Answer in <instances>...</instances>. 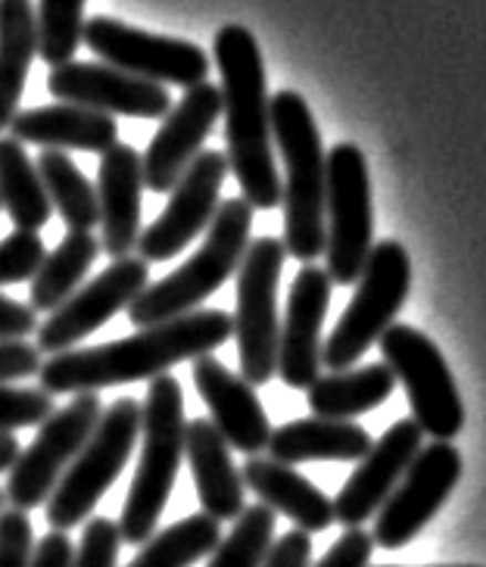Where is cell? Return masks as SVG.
<instances>
[{
  "mask_svg": "<svg viewBox=\"0 0 486 567\" xmlns=\"http://www.w3.org/2000/svg\"><path fill=\"white\" fill-rule=\"evenodd\" d=\"M235 337V318L221 309H194L187 316L168 318L151 328H137V334L122 337L103 347L66 350L51 355L38 381L51 396L69 393H97L103 386L137 384L159 378L168 368L187 359H200L218 350Z\"/></svg>",
  "mask_w": 486,
  "mask_h": 567,
  "instance_id": "1",
  "label": "cell"
},
{
  "mask_svg": "<svg viewBox=\"0 0 486 567\" xmlns=\"http://www.w3.org/2000/svg\"><path fill=\"white\" fill-rule=\"evenodd\" d=\"M213 51L221 75L218 91L225 113L228 172H235L240 194L252 209H275L281 203L285 184L271 151V97L262 51L250 29L244 25L218 29Z\"/></svg>",
  "mask_w": 486,
  "mask_h": 567,
  "instance_id": "2",
  "label": "cell"
},
{
  "mask_svg": "<svg viewBox=\"0 0 486 567\" xmlns=\"http://www.w3.org/2000/svg\"><path fill=\"white\" fill-rule=\"evenodd\" d=\"M271 141L285 159V250L312 262L328 244V153L309 103L297 91H278L269 101Z\"/></svg>",
  "mask_w": 486,
  "mask_h": 567,
  "instance_id": "3",
  "label": "cell"
},
{
  "mask_svg": "<svg viewBox=\"0 0 486 567\" xmlns=\"http://www.w3.org/2000/svg\"><path fill=\"white\" fill-rule=\"evenodd\" d=\"M185 393L172 374L153 378L141 405V462L118 517L122 543L144 546L166 512L185 458Z\"/></svg>",
  "mask_w": 486,
  "mask_h": 567,
  "instance_id": "4",
  "label": "cell"
},
{
  "mask_svg": "<svg viewBox=\"0 0 486 567\" xmlns=\"http://www.w3.org/2000/svg\"><path fill=\"white\" fill-rule=\"evenodd\" d=\"M252 206L244 197L218 203L209 221V234L203 247L185 266L168 271L166 278L147 284L128 306V318L137 328H151L168 318L194 312L203 300H209L221 284L228 281L250 247Z\"/></svg>",
  "mask_w": 486,
  "mask_h": 567,
  "instance_id": "5",
  "label": "cell"
},
{
  "mask_svg": "<svg viewBox=\"0 0 486 567\" xmlns=\"http://www.w3.org/2000/svg\"><path fill=\"white\" fill-rule=\"evenodd\" d=\"M141 434V402L132 396L116 400L97 417V427L91 431L82 452L72 458L60 484L53 486L48 505V524L53 530H72L84 524V517L97 508L103 493L116 484L125 471Z\"/></svg>",
  "mask_w": 486,
  "mask_h": 567,
  "instance_id": "6",
  "label": "cell"
},
{
  "mask_svg": "<svg viewBox=\"0 0 486 567\" xmlns=\"http://www.w3.org/2000/svg\"><path fill=\"white\" fill-rule=\"evenodd\" d=\"M355 284L359 290L347 312L340 316L331 337L321 343V365L328 371H347L355 365L400 316L412 290V259L403 244H374Z\"/></svg>",
  "mask_w": 486,
  "mask_h": 567,
  "instance_id": "7",
  "label": "cell"
},
{
  "mask_svg": "<svg viewBox=\"0 0 486 567\" xmlns=\"http://www.w3.org/2000/svg\"><path fill=\"white\" fill-rule=\"evenodd\" d=\"M285 259V240L259 237L237 266L235 340L244 381L252 386L269 384L278 374V287Z\"/></svg>",
  "mask_w": 486,
  "mask_h": 567,
  "instance_id": "8",
  "label": "cell"
},
{
  "mask_svg": "<svg viewBox=\"0 0 486 567\" xmlns=\"http://www.w3.org/2000/svg\"><path fill=\"white\" fill-rule=\"evenodd\" d=\"M378 347L384 352V365L409 393L412 421L434 440L453 443L465 427V402L440 347L418 328L396 321L381 334Z\"/></svg>",
  "mask_w": 486,
  "mask_h": 567,
  "instance_id": "9",
  "label": "cell"
},
{
  "mask_svg": "<svg viewBox=\"0 0 486 567\" xmlns=\"http://www.w3.org/2000/svg\"><path fill=\"white\" fill-rule=\"evenodd\" d=\"M328 278L334 284H355L374 247V206L365 153L355 144H337L328 153Z\"/></svg>",
  "mask_w": 486,
  "mask_h": 567,
  "instance_id": "10",
  "label": "cell"
},
{
  "mask_svg": "<svg viewBox=\"0 0 486 567\" xmlns=\"http://www.w3.org/2000/svg\"><path fill=\"white\" fill-rule=\"evenodd\" d=\"M101 412L97 393H75V400L63 405L60 412H53L38 427L32 443L19 450L17 462L7 471L10 477H7L3 499L10 502V508L29 515L32 508L51 499L53 486L60 484L72 458L82 452L91 431L97 427Z\"/></svg>",
  "mask_w": 486,
  "mask_h": 567,
  "instance_id": "11",
  "label": "cell"
},
{
  "mask_svg": "<svg viewBox=\"0 0 486 567\" xmlns=\"http://www.w3.org/2000/svg\"><path fill=\"white\" fill-rule=\"evenodd\" d=\"M82 41L103 56L106 66H116L144 82L182 84L194 87L209 79V53L166 34L141 32L110 17H91L84 22Z\"/></svg>",
  "mask_w": 486,
  "mask_h": 567,
  "instance_id": "12",
  "label": "cell"
},
{
  "mask_svg": "<svg viewBox=\"0 0 486 567\" xmlns=\"http://www.w3.org/2000/svg\"><path fill=\"white\" fill-rule=\"evenodd\" d=\"M462 452L453 443L434 440L431 446H421L415 462L409 465L403 481L386 496V502L374 520V546L381 549H403L431 524L436 512L453 496L462 477Z\"/></svg>",
  "mask_w": 486,
  "mask_h": 567,
  "instance_id": "13",
  "label": "cell"
},
{
  "mask_svg": "<svg viewBox=\"0 0 486 567\" xmlns=\"http://www.w3.org/2000/svg\"><path fill=\"white\" fill-rule=\"evenodd\" d=\"M151 284V262L141 256L113 259L94 281L79 287L63 306H56L51 318L38 328V350L41 352H66L84 337L101 331L110 318H116L122 309H128L137 293Z\"/></svg>",
  "mask_w": 486,
  "mask_h": 567,
  "instance_id": "14",
  "label": "cell"
},
{
  "mask_svg": "<svg viewBox=\"0 0 486 567\" xmlns=\"http://www.w3.org/2000/svg\"><path fill=\"white\" fill-rule=\"evenodd\" d=\"M228 178V156L218 151H200L185 168L178 184L168 190L166 209L137 237V250L144 262H166L187 250L197 234L213 221L221 197V184Z\"/></svg>",
  "mask_w": 486,
  "mask_h": 567,
  "instance_id": "15",
  "label": "cell"
},
{
  "mask_svg": "<svg viewBox=\"0 0 486 567\" xmlns=\"http://www.w3.org/2000/svg\"><path fill=\"white\" fill-rule=\"evenodd\" d=\"M48 87L60 103L87 106L113 118H163L172 110L166 84L144 82L106 63H60L51 69Z\"/></svg>",
  "mask_w": 486,
  "mask_h": 567,
  "instance_id": "16",
  "label": "cell"
},
{
  "mask_svg": "<svg viewBox=\"0 0 486 567\" xmlns=\"http://www.w3.org/2000/svg\"><path fill=\"white\" fill-rule=\"evenodd\" d=\"M221 116V91L213 82L187 87L185 97L163 116L159 132L153 134L151 147L141 156L144 187L153 194H168L185 168L197 159L203 141Z\"/></svg>",
  "mask_w": 486,
  "mask_h": 567,
  "instance_id": "17",
  "label": "cell"
},
{
  "mask_svg": "<svg viewBox=\"0 0 486 567\" xmlns=\"http://www.w3.org/2000/svg\"><path fill=\"white\" fill-rule=\"evenodd\" d=\"M424 446V431L412 417H403L386 427V434L371 443V450L359 458L350 481L337 493L334 520L350 527H362L369 517L381 512L386 496L403 481L409 465Z\"/></svg>",
  "mask_w": 486,
  "mask_h": 567,
  "instance_id": "18",
  "label": "cell"
},
{
  "mask_svg": "<svg viewBox=\"0 0 486 567\" xmlns=\"http://www.w3.org/2000/svg\"><path fill=\"white\" fill-rule=\"evenodd\" d=\"M334 281L312 262L297 271L278 334V374L293 390H309L321 374V324L331 306Z\"/></svg>",
  "mask_w": 486,
  "mask_h": 567,
  "instance_id": "19",
  "label": "cell"
},
{
  "mask_svg": "<svg viewBox=\"0 0 486 567\" xmlns=\"http://www.w3.org/2000/svg\"><path fill=\"white\" fill-rule=\"evenodd\" d=\"M194 386L200 393L203 405L209 409L216 431L225 436L231 450L247 452V455L269 450V415L252 384H247L235 371H228L216 355H200L194 359Z\"/></svg>",
  "mask_w": 486,
  "mask_h": 567,
  "instance_id": "20",
  "label": "cell"
},
{
  "mask_svg": "<svg viewBox=\"0 0 486 567\" xmlns=\"http://www.w3.org/2000/svg\"><path fill=\"white\" fill-rule=\"evenodd\" d=\"M97 209H101V250L113 259L132 256L141 237V190L144 168L141 153L128 144H116L101 153L97 168Z\"/></svg>",
  "mask_w": 486,
  "mask_h": 567,
  "instance_id": "21",
  "label": "cell"
},
{
  "mask_svg": "<svg viewBox=\"0 0 486 567\" xmlns=\"http://www.w3.org/2000/svg\"><path fill=\"white\" fill-rule=\"evenodd\" d=\"M10 137L44 151L106 153L118 144V122L87 106L53 103L17 113L10 122Z\"/></svg>",
  "mask_w": 486,
  "mask_h": 567,
  "instance_id": "22",
  "label": "cell"
},
{
  "mask_svg": "<svg viewBox=\"0 0 486 567\" xmlns=\"http://www.w3.org/2000/svg\"><path fill=\"white\" fill-rule=\"evenodd\" d=\"M185 455L197 496H200L203 515L221 520H235L244 505V477L240 467H235L231 446L218 434L209 417H190L185 427Z\"/></svg>",
  "mask_w": 486,
  "mask_h": 567,
  "instance_id": "23",
  "label": "cell"
},
{
  "mask_svg": "<svg viewBox=\"0 0 486 567\" xmlns=\"http://www.w3.org/2000/svg\"><path fill=\"white\" fill-rule=\"evenodd\" d=\"M244 486H250L259 502L271 508L275 515L290 517L297 530L321 534L334 520V499H328L319 486L309 484L293 465H281L275 458L250 455L247 465L240 467Z\"/></svg>",
  "mask_w": 486,
  "mask_h": 567,
  "instance_id": "24",
  "label": "cell"
},
{
  "mask_svg": "<svg viewBox=\"0 0 486 567\" xmlns=\"http://www.w3.org/2000/svg\"><path fill=\"white\" fill-rule=\"evenodd\" d=\"M371 434L355 421L300 417L271 431L269 452L281 465L300 462H359L371 450Z\"/></svg>",
  "mask_w": 486,
  "mask_h": 567,
  "instance_id": "25",
  "label": "cell"
},
{
  "mask_svg": "<svg viewBox=\"0 0 486 567\" xmlns=\"http://www.w3.org/2000/svg\"><path fill=\"white\" fill-rule=\"evenodd\" d=\"M393 390H396L393 371L384 362H378V365L319 374V381L306 393H309L312 415L331 417V421H352V417L384 405L393 396Z\"/></svg>",
  "mask_w": 486,
  "mask_h": 567,
  "instance_id": "26",
  "label": "cell"
},
{
  "mask_svg": "<svg viewBox=\"0 0 486 567\" xmlns=\"http://www.w3.org/2000/svg\"><path fill=\"white\" fill-rule=\"evenodd\" d=\"M38 53L32 0H0V132L19 113V97Z\"/></svg>",
  "mask_w": 486,
  "mask_h": 567,
  "instance_id": "27",
  "label": "cell"
},
{
  "mask_svg": "<svg viewBox=\"0 0 486 567\" xmlns=\"http://www.w3.org/2000/svg\"><path fill=\"white\" fill-rule=\"evenodd\" d=\"M101 256V240L91 231H69L60 247L44 256L41 268L34 271L29 306L34 312H53L82 287L84 275Z\"/></svg>",
  "mask_w": 486,
  "mask_h": 567,
  "instance_id": "28",
  "label": "cell"
},
{
  "mask_svg": "<svg viewBox=\"0 0 486 567\" xmlns=\"http://www.w3.org/2000/svg\"><path fill=\"white\" fill-rule=\"evenodd\" d=\"M0 206L19 231H41L53 216L38 166L13 137H0Z\"/></svg>",
  "mask_w": 486,
  "mask_h": 567,
  "instance_id": "29",
  "label": "cell"
},
{
  "mask_svg": "<svg viewBox=\"0 0 486 567\" xmlns=\"http://www.w3.org/2000/svg\"><path fill=\"white\" fill-rule=\"evenodd\" d=\"M34 166L44 182L48 200L66 221L69 231H91L94 225H101L97 190L84 178L82 168L69 159L66 151H41Z\"/></svg>",
  "mask_w": 486,
  "mask_h": 567,
  "instance_id": "30",
  "label": "cell"
},
{
  "mask_svg": "<svg viewBox=\"0 0 486 567\" xmlns=\"http://www.w3.org/2000/svg\"><path fill=\"white\" fill-rule=\"evenodd\" d=\"M221 539V524L209 515H190L166 530L153 534L128 567H194Z\"/></svg>",
  "mask_w": 486,
  "mask_h": 567,
  "instance_id": "31",
  "label": "cell"
},
{
  "mask_svg": "<svg viewBox=\"0 0 486 567\" xmlns=\"http://www.w3.org/2000/svg\"><path fill=\"white\" fill-rule=\"evenodd\" d=\"M275 543V512L259 505H247L235 517V527L209 555L206 567H259L266 551Z\"/></svg>",
  "mask_w": 486,
  "mask_h": 567,
  "instance_id": "32",
  "label": "cell"
},
{
  "mask_svg": "<svg viewBox=\"0 0 486 567\" xmlns=\"http://www.w3.org/2000/svg\"><path fill=\"white\" fill-rule=\"evenodd\" d=\"M38 56L51 66L69 63L84 32V0H38Z\"/></svg>",
  "mask_w": 486,
  "mask_h": 567,
  "instance_id": "33",
  "label": "cell"
},
{
  "mask_svg": "<svg viewBox=\"0 0 486 567\" xmlns=\"http://www.w3.org/2000/svg\"><path fill=\"white\" fill-rule=\"evenodd\" d=\"M53 396L41 386L0 384V434H13L19 427H41L53 415Z\"/></svg>",
  "mask_w": 486,
  "mask_h": 567,
  "instance_id": "34",
  "label": "cell"
},
{
  "mask_svg": "<svg viewBox=\"0 0 486 567\" xmlns=\"http://www.w3.org/2000/svg\"><path fill=\"white\" fill-rule=\"evenodd\" d=\"M44 240L38 231H13L0 240V287L3 284L32 281L34 271L44 262Z\"/></svg>",
  "mask_w": 486,
  "mask_h": 567,
  "instance_id": "35",
  "label": "cell"
},
{
  "mask_svg": "<svg viewBox=\"0 0 486 567\" xmlns=\"http://www.w3.org/2000/svg\"><path fill=\"white\" fill-rule=\"evenodd\" d=\"M122 534L110 517H87L82 543L72 551V567H118Z\"/></svg>",
  "mask_w": 486,
  "mask_h": 567,
  "instance_id": "36",
  "label": "cell"
},
{
  "mask_svg": "<svg viewBox=\"0 0 486 567\" xmlns=\"http://www.w3.org/2000/svg\"><path fill=\"white\" fill-rule=\"evenodd\" d=\"M34 530L25 512H0V567H32Z\"/></svg>",
  "mask_w": 486,
  "mask_h": 567,
  "instance_id": "37",
  "label": "cell"
},
{
  "mask_svg": "<svg viewBox=\"0 0 486 567\" xmlns=\"http://www.w3.org/2000/svg\"><path fill=\"white\" fill-rule=\"evenodd\" d=\"M44 365V352L25 340H0V384L32 378Z\"/></svg>",
  "mask_w": 486,
  "mask_h": 567,
  "instance_id": "38",
  "label": "cell"
},
{
  "mask_svg": "<svg viewBox=\"0 0 486 567\" xmlns=\"http://www.w3.org/2000/svg\"><path fill=\"white\" fill-rule=\"evenodd\" d=\"M371 551H374V539L369 530L350 527L331 549L324 551V558L316 567H369Z\"/></svg>",
  "mask_w": 486,
  "mask_h": 567,
  "instance_id": "39",
  "label": "cell"
},
{
  "mask_svg": "<svg viewBox=\"0 0 486 567\" xmlns=\"http://www.w3.org/2000/svg\"><path fill=\"white\" fill-rule=\"evenodd\" d=\"M259 567H312V536L306 530H287L271 543Z\"/></svg>",
  "mask_w": 486,
  "mask_h": 567,
  "instance_id": "40",
  "label": "cell"
},
{
  "mask_svg": "<svg viewBox=\"0 0 486 567\" xmlns=\"http://www.w3.org/2000/svg\"><path fill=\"white\" fill-rule=\"evenodd\" d=\"M34 328H38V318L32 306L0 293V340H25L34 334Z\"/></svg>",
  "mask_w": 486,
  "mask_h": 567,
  "instance_id": "41",
  "label": "cell"
},
{
  "mask_svg": "<svg viewBox=\"0 0 486 567\" xmlns=\"http://www.w3.org/2000/svg\"><path fill=\"white\" fill-rule=\"evenodd\" d=\"M72 539L63 530H51L34 546L32 567H72Z\"/></svg>",
  "mask_w": 486,
  "mask_h": 567,
  "instance_id": "42",
  "label": "cell"
},
{
  "mask_svg": "<svg viewBox=\"0 0 486 567\" xmlns=\"http://www.w3.org/2000/svg\"><path fill=\"white\" fill-rule=\"evenodd\" d=\"M19 455V440L13 434H0V474H7Z\"/></svg>",
  "mask_w": 486,
  "mask_h": 567,
  "instance_id": "43",
  "label": "cell"
},
{
  "mask_svg": "<svg viewBox=\"0 0 486 567\" xmlns=\"http://www.w3.org/2000/svg\"><path fill=\"white\" fill-rule=\"evenodd\" d=\"M384 567H396V565H384ZM443 567H477V565H443Z\"/></svg>",
  "mask_w": 486,
  "mask_h": 567,
  "instance_id": "44",
  "label": "cell"
},
{
  "mask_svg": "<svg viewBox=\"0 0 486 567\" xmlns=\"http://www.w3.org/2000/svg\"><path fill=\"white\" fill-rule=\"evenodd\" d=\"M3 502L7 499H3V489H0V512H3Z\"/></svg>",
  "mask_w": 486,
  "mask_h": 567,
  "instance_id": "45",
  "label": "cell"
}]
</instances>
